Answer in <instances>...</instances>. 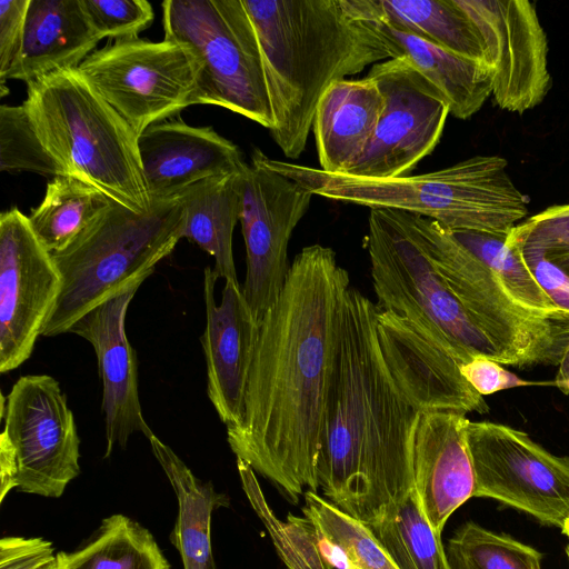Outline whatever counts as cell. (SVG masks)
I'll use <instances>...</instances> for the list:
<instances>
[{"label": "cell", "instance_id": "cell-1", "mask_svg": "<svg viewBox=\"0 0 569 569\" xmlns=\"http://www.w3.org/2000/svg\"><path fill=\"white\" fill-rule=\"evenodd\" d=\"M349 273L321 244L293 258L259 325L240 422L227 427L237 459L292 503L319 489L317 465Z\"/></svg>", "mask_w": 569, "mask_h": 569}, {"label": "cell", "instance_id": "cell-2", "mask_svg": "<svg viewBox=\"0 0 569 569\" xmlns=\"http://www.w3.org/2000/svg\"><path fill=\"white\" fill-rule=\"evenodd\" d=\"M376 303L346 292L317 465L327 500L367 526L413 488V432L429 411L386 360Z\"/></svg>", "mask_w": 569, "mask_h": 569}, {"label": "cell", "instance_id": "cell-3", "mask_svg": "<svg viewBox=\"0 0 569 569\" xmlns=\"http://www.w3.org/2000/svg\"><path fill=\"white\" fill-rule=\"evenodd\" d=\"M254 28L283 156L305 151L318 102L330 84L391 59L372 22L345 0H242Z\"/></svg>", "mask_w": 569, "mask_h": 569}, {"label": "cell", "instance_id": "cell-4", "mask_svg": "<svg viewBox=\"0 0 569 569\" xmlns=\"http://www.w3.org/2000/svg\"><path fill=\"white\" fill-rule=\"evenodd\" d=\"M271 169L313 196L370 209H393L435 220L449 230L508 234L528 214L529 199L512 182L508 161L475 156L436 171L378 179L269 158Z\"/></svg>", "mask_w": 569, "mask_h": 569}, {"label": "cell", "instance_id": "cell-5", "mask_svg": "<svg viewBox=\"0 0 569 569\" xmlns=\"http://www.w3.org/2000/svg\"><path fill=\"white\" fill-rule=\"evenodd\" d=\"M27 86L22 104L64 176L134 212H148L152 202L138 136L78 69L61 70Z\"/></svg>", "mask_w": 569, "mask_h": 569}, {"label": "cell", "instance_id": "cell-6", "mask_svg": "<svg viewBox=\"0 0 569 569\" xmlns=\"http://www.w3.org/2000/svg\"><path fill=\"white\" fill-rule=\"evenodd\" d=\"M180 199L134 212L114 201L62 251L51 253L62 278L60 296L41 336L68 333L88 311L142 283L181 240Z\"/></svg>", "mask_w": 569, "mask_h": 569}, {"label": "cell", "instance_id": "cell-7", "mask_svg": "<svg viewBox=\"0 0 569 569\" xmlns=\"http://www.w3.org/2000/svg\"><path fill=\"white\" fill-rule=\"evenodd\" d=\"M366 248L377 308L441 331L462 360L503 358L435 267L410 212L370 209Z\"/></svg>", "mask_w": 569, "mask_h": 569}, {"label": "cell", "instance_id": "cell-8", "mask_svg": "<svg viewBox=\"0 0 569 569\" xmlns=\"http://www.w3.org/2000/svg\"><path fill=\"white\" fill-rule=\"evenodd\" d=\"M164 39L199 61L194 104H213L270 130L272 113L254 28L242 0H166Z\"/></svg>", "mask_w": 569, "mask_h": 569}, {"label": "cell", "instance_id": "cell-9", "mask_svg": "<svg viewBox=\"0 0 569 569\" xmlns=\"http://www.w3.org/2000/svg\"><path fill=\"white\" fill-rule=\"evenodd\" d=\"M411 214L435 267L499 350L505 366H558L569 345V321L519 305L449 229L429 218Z\"/></svg>", "mask_w": 569, "mask_h": 569}, {"label": "cell", "instance_id": "cell-10", "mask_svg": "<svg viewBox=\"0 0 569 569\" xmlns=\"http://www.w3.org/2000/svg\"><path fill=\"white\" fill-rule=\"evenodd\" d=\"M0 501L16 489L59 498L80 473V437L60 383L21 376L1 397Z\"/></svg>", "mask_w": 569, "mask_h": 569}, {"label": "cell", "instance_id": "cell-11", "mask_svg": "<svg viewBox=\"0 0 569 569\" xmlns=\"http://www.w3.org/2000/svg\"><path fill=\"white\" fill-rule=\"evenodd\" d=\"M139 137L148 127L194 104L200 71L190 49L172 40H114L77 68Z\"/></svg>", "mask_w": 569, "mask_h": 569}, {"label": "cell", "instance_id": "cell-12", "mask_svg": "<svg viewBox=\"0 0 569 569\" xmlns=\"http://www.w3.org/2000/svg\"><path fill=\"white\" fill-rule=\"evenodd\" d=\"M478 498L498 500L540 522L569 519V457H559L526 432L490 421L467 423Z\"/></svg>", "mask_w": 569, "mask_h": 569}, {"label": "cell", "instance_id": "cell-13", "mask_svg": "<svg viewBox=\"0 0 569 569\" xmlns=\"http://www.w3.org/2000/svg\"><path fill=\"white\" fill-rule=\"evenodd\" d=\"M312 193L268 167L254 149L240 179V214L246 246L244 299L260 325L277 302L291 263L288 247L307 213Z\"/></svg>", "mask_w": 569, "mask_h": 569}, {"label": "cell", "instance_id": "cell-14", "mask_svg": "<svg viewBox=\"0 0 569 569\" xmlns=\"http://www.w3.org/2000/svg\"><path fill=\"white\" fill-rule=\"evenodd\" d=\"M367 76L380 89L385 109L371 142L347 173L378 179L408 176L439 143L449 108L402 58L378 62Z\"/></svg>", "mask_w": 569, "mask_h": 569}, {"label": "cell", "instance_id": "cell-15", "mask_svg": "<svg viewBox=\"0 0 569 569\" xmlns=\"http://www.w3.org/2000/svg\"><path fill=\"white\" fill-rule=\"evenodd\" d=\"M52 254L18 208L0 216V372L28 360L60 296Z\"/></svg>", "mask_w": 569, "mask_h": 569}, {"label": "cell", "instance_id": "cell-16", "mask_svg": "<svg viewBox=\"0 0 569 569\" xmlns=\"http://www.w3.org/2000/svg\"><path fill=\"white\" fill-rule=\"evenodd\" d=\"M457 1L482 39L498 107L521 114L540 104L552 79L547 34L535 4L528 0Z\"/></svg>", "mask_w": 569, "mask_h": 569}, {"label": "cell", "instance_id": "cell-17", "mask_svg": "<svg viewBox=\"0 0 569 569\" xmlns=\"http://www.w3.org/2000/svg\"><path fill=\"white\" fill-rule=\"evenodd\" d=\"M141 284H133L100 303L77 320L68 331L86 339L94 349L102 381L104 458L116 447L126 449L133 433L142 432L147 438L153 433L142 413L136 352L126 333V315Z\"/></svg>", "mask_w": 569, "mask_h": 569}, {"label": "cell", "instance_id": "cell-18", "mask_svg": "<svg viewBox=\"0 0 569 569\" xmlns=\"http://www.w3.org/2000/svg\"><path fill=\"white\" fill-rule=\"evenodd\" d=\"M218 280L211 267L203 271L206 328L201 345L207 365V393L226 427L237 426L243 413L248 375L259 336L238 280H226L217 305Z\"/></svg>", "mask_w": 569, "mask_h": 569}, {"label": "cell", "instance_id": "cell-19", "mask_svg": "<svg viewBox=\"0 0 569 569\" xmlns=\"http://www.w3.org/2000/svg\"><path fill=\"white\" fill-rule=\"evenodd\" d=\"M142 173L151 202L177 198L202 180L237 173L247 162L240 149L211 127L169 118L138 137Z\"/></svg>", "mask_w": 569, "mask_h": 569}, {"label": "cell", "instance_id": "cell-20", "mask_svg": "<svg viewBox=\"0 0 569 569\" xmlns=\"http://www.w3.org/2000/svg\"><path fill=\"white\" fill-rule=\"evenodd\" d=\"M466 415L421 411L413 432V487L435 531L476 493V473L468 443Z\"/></svg>", "mask_w": 569, "mask_h": 569}, {"label": "cell", "instance_id": "cell-21", "mask_svg": "<svg viewBox=\"0 0 569 569\" xmlns=\"http://www.w3.org/2000/svg\"><path fill=\"white\" fill-rule=\"evenodd\" d=\"M100 40L81 0H30L21 49L7 79L29 84L77 69Z\"/></svg>", "mask_w": 569, "mask_h": 569}, {"label": "cell", "instance_id": "cell-22", "mask_svg": "<svg viewBox=\"0 0 569 569\" xmlns=\"http://www.w3.org/2000/svg\"><path fill=\"white\" fill-rule=\"evenodd\" d=\"M383 109L385 98L368 76L330 84L312 123L320 169L347 173L371 142Z\"/></svg>", "mask_w": 569, "mask_h": 569}, {"label": "cell", "instance_id": "cell-23", "mask_svg": "<svg viewBox=\"0 0 569 569\" xmlns=\"http://www.w3.org/2000/svg\"><path fill=\"white\" fill-rule=\"evenodd\" d=\"M345 3L358 19L387 24L488 67L480 33L457 0H345Z\"/></svg>", "mask_w": 569, "mask_h": 569}, {"label": "cell", "instance_id": "cell-24", "mask_svg": "<svg viewBox=\"0 0 569 569\" xmlns=\"http://www.w3.org/2000/svg\"><path fill=\"white\" fill-rule=\"evenodd\" d=\"M372 23L387 43L391 59L408 61L441 94L455 118H471L491 96L490 70L487 66L387 24Z\"/></svg>", "mask_w": 569, "mask_h": 569}, {"label": "cell", "instance_id": "cell-25", "mask_svg": "<svg viewBox=\"0 0 569 569\" xmlns=\"http://www.w3.org/2000/svg\"><path fill=\"white\" fill-rule=\"evenodd\" d=\"M241 172L202 180L178 196L184 209L181 239L213 257L212 269L224 281L238 280L232 236L240 214Z\"/></svg>", "mask_w": 569, "mask_h": 569}, {"label": "cell", "instance_id": "cell-26", "mask_svg": "<svg viewBox=\"0 0 569 569\" xmlns=\"http://www.w3.org/2000/svg\"><path fill=\"white\" fill-rule=\"evenodd\" d=\"M152 452L169 479L178 500V516L170 535L184 569H214L211 550V515L229 506L227 496L211 482L199 480L176 452L154 433L148 438Z\"/></svg>", "mask_w": 569, "mask_h": 569}, {"label": "cell", "instance_id": "cell-27", "mask_svg": "<svg viewBox=\"0 0 569 569\" xmlns=\"http://www.w3.org/2000/svg\"><path fill=\"white\" fill-rule=\"evenodd\" d=\"M59 569H169L153 536L123 515L102 520L92 538L72 552H59Z\"/></svg>", "mask_w": 569, "mask_h": 569}, {"label": "cell", "instance_id": "cell-28", "mask_svg": "<svg viewBox=\"0 0 569 569\" xmlns=\"http://www.w3.org/2000/svg\"><path fill=\"white\" fill-rule=\"evenodd\" d=\"M113 200L70 176L48 182L40 204L28 216L40 243L50 252L64 250Z\"/></svg>", "mask_w": 569, "mask_h": 569}, {"label": "cell", "instance_id": "cell-29", "mask_svg": "<svg viewBox=\"0 0 569 569\" xmlns=\"http://www.w3.org/2000/svg\"><path fill=\"white\" fill-rule=\"evenodd\" d=\"M368 527L398 569H450L415 487Z\"/></svg>", "mask_w": 569, "mask_h": 569}, {"label": "cell", "instance_id": "cell-30", "mask_svg": "<svg viewBox=\"0 0 569 569\" xmlns=\"http://www.w3.org/2000/svg\"><path fill=\"white\" fill-rule=\"evenodd\" d=\"M452 236L495 274L519 305L556 320L569 321L541 289L518 249L507 244L506 233L450 230Z\"/></svg>", "mask_w": 569, "mask_h": 569}, {"label": "cell", "instance_id": "cell-31", "mask_svg": "<svg viewBox=\"0 0 569 569\" xmlns=\"http://www.w3.org/2000/svg\"><path fill=\"white\" fill-rule=\"evenodd\" d=\"M237 467L242 488L287 569H328L319 551L313 522L292 513H288L284 521L278 519L264 499L253 469L241 459H237Z\"/></svg>", "mask_w": 569, "mask_h": 569}, {"label": "cell", "instance_id": "cell-32", "mask_svg": "<svg viewBox=\"0 0 569 569\" xmlns=\"http://www.w3.org/2000/svg\"><path fill=\"white\" fill-rule=\"evenodd\" d=\"M445 550L450 569H541L540 551L472 521L455 532Z\"/></svg>", "mask_w": 569, "mask_h": 569}, {"label": "cell", "instance_id": "cell-33", "mask_svg": "<svg viewBox=\"0 0 569 569\" xmlns=\"http://www.w3.org/2000/svg\"><path fill=\"white\" fill-rule=\"evenodd\" d=\"M303 516L317 531L341 547L357 569H398L370 528L317 492L305 491Z\"/></svg>", "mask_w": 569, "mask_h": 569}, {"label": "cell", "instance_id": "cell-34", "mask_svg": "<svg viewBox=\"0 0 569 569\" xmlns=\"http://www.w3.org/2000/svg\"><path fill=\"white\" fill-rule=\"evenodd\" d=\"M0 170L64 176L40 140L23 104L0 107Z\"/></svg>", "mask_w": 569, "mask_h": 569}, {"label": "cell", "instance_id": "cell-35", "mask_svg": "<svg viewBox=\"0 0 569 569\" xmlns=\"http://www.w3.org/2000/svg\"><path fill=\"white\" fill-rule=\"evenodd\" d=\"M506 242L543 258L569 277V203L551 206L525 219Z\"/></svg>", "mask_w": 569, "mask_h": 569}, {"label": "cell", "instance_id": "cell-36", "mask_svg": "<svg viewBox=\"0 0 569 569\" xmlns=\"http://www.w3.org/2000/svg\"><path fill=\"white\" fill-rule=\"evenodd\" d=\"M83 9L100 39L138 38L153 21L152 6L147 0H81Z\"/></svg>", "mask_w": 569, "mask_h": 569}, {"label": "cell", "instance_id": "cell-37", "mask_svg": "<svg viewBox=\"0 0 569 569\" xmlns=\"http://www.w3.org/2000/svg\"><path fill=\"white\" fill-rule=\"evenodd\" d=\"M30 0H0V91L8 92L4 82L22 44Z\"/></svg>", "mask_w": 569, "mask_h": 569}, {"label": "cell", "instance_id": "cell-38", "mask_svg": "<svg viewBox=\"0 0 569 569\" xmlns=\"http://www.w3.org/2000/svg\"><path fill=\"white\" fill-rule=\"evenodd\" d=\"M0 569H59L58 555L51 542L42 538L3 537Z\"/></svg>", "mask_w": 569, "mask_h": 569}, {"label": "cell", "instance_id": "cell-39", "mask_svg": "<svg viewBox=\"0 0 569 569\" xmlns=\"http://www.w3.org/2000/svg\"><path fill=\"white\" fill-rule=\"evenodd\" d=\"M460 372L466 381L482 397L497 391L536 385H553L552 382H535L523 380L505 369L495 360L478 356L460 367Z\"/></svg>", "mask_w": 569, "mask_h": 569}, {"label": "cell", "instance_id": "cell-40", "mask_svg": "<svg viewBox=\"0 0 569 569\" xmlns=\"http://www.w3.org/2000/svg\"><path fill=\"white\" fill-rule=\"evenodd\" d=\"M519 252L532 276L555 306L560 311L569 315V277L537 254Z\"/></svg>", "mask_w": 569, "mask_h": 569}, {"label": "cell", "instance_id": "cell-41", "mask_svg": "<svg viewBox=\"0 0 569 569\" xmlns=\"http://www.w3.org/2000/svg\"><path fill=\"white\" fill-rule=\"evenodd\" d=\"M318 532V531H317ZM319 551L328 569H353L343 549L318 532Z\"/></svg>", "mask_w": 569, "mask_h": 569}, {"label": "cell", "instance_id": "cell-42", "mask_svg": "<svg viewBox=\"0 0 569 569\" xmlns=\"http://www.w3.org/2000/svg\"><path fill=\"white\" fill-rule=\"evenodd\" d=\"M558 367L553 386L563 393H569V345L563 350Z\"/></svg>", "mask_w": 569, "mask_h": 569}, {"label": "cell", "instance_id": "cell-43", "mask_svg": "<svg viewBox=\"0 0 569 569\" xmlns=\"http://www.w3.org/2000/svg\"><path fill=\"white\" fill-rule=\"evenodd\" d=\"M561 531L569 539V519H567L562 525Z\"/></svg>", "mask_w": 569, "mask_h": 569}, {"label": "cell", "instance_id": "cell-44", "mask_svg": "<svg viewBox=\"0 0 569 569\" xmlns=\"http://www.w3.org/2000/svg\"><path fill=\"white\" fill-rule=\"evenodd\" d=\"M566 555H567V558H568V560H569V546H568V547H567V549H566Z\"/></svg>", "mask_w": 569, "mask_h": 569}, {"label": "cell", "instance_id": "cell-45", "mask_svg": "<svg viewBox=\"0 0 569 569\" xmlns=\"http://www.w3.org/2000/svg\"><path fill=\"white\" fill-rule=\"evenodd\" d=\"M353 569H357V568L353 567Z\"/></svg>", "mask_w": 569, "mask_h": 569}]
</instances>
